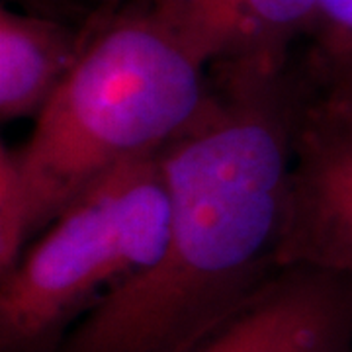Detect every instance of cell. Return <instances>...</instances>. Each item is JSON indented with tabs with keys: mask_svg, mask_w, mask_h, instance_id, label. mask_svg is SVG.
I'll use <instances>...</instances> for the list:
<instances>
[{
	"mask_svg": "<svg viewBox=\"0 0 352 352\" xmlns=\"http://www.w3.org/2000/svg\"><path fill=\"white\" fill-rule=\"evenodd\" d=\"M210 73L208 108L163 151L170 212L161 256L88 311L55 352H184L282 270L305 80L296 61Z\"/></svg>",
	"mask_w": 352,
	"mask_h": 352,
	"instance_id": "1",
	"label": "cell"
},
{
	"mask_svg": "<svg viewBox=\"0 0 352 352\" xmlns=\"http://www.w3.org/2000/svg\"><path fill=\"white\" fill-rule=\"evenodd\" d=\"M212 94L210 67L141 0L98 18L75 71L14 147L36 237L98 178L184 135Z\"/></svg>",
	"mask_w": 352,
	"mask_h": 352,
	"instance_id": "2",
	"label": "cell"
},
{
	"mask_svg": "<svg viewBox=\"0 0 352 352\" xmlns=\"http://www.w3.org/2000/svg\"><path fill=\"white\" fill-rule=\"evenodd\" d=\"M163 151L98 178L0 278V352H55L102 300L164 249Z\"/></svg>",
	"mask_w": 352,
	"mask_h": 352,
	"instance_id": "3",
	"label": "cell"
},
{
	"mask_svg": "<svg viewBox=\"0 0 352 352\" xmlns=\"http://www.w3.org/2000/svg\"><path fill=\"white\" fill-rule=\"evenodd\" d=\"M278 261L352 278V104L309 88L294 127Z\"/></svg>",
	"mask_w": 352,
	"mask_h": 352,
	"instance_id": "4",
	"label": "cell"
},
{
	"mask_svg": "<svg viewBox=\"0 0 352 352\" xmlns=\"http://www.w3.org/2000/svg\"><path fill=\"white\" fill-rule=\"evenodd\" d=\"M184 352H352V278L286 266Z\"/></svg>",
	"mask_w": 352,
	"mask_h": 352,
	"instance_id": "5",
	"label": "cell"
},
{
	"mask_svg": "<svg viewBox=\"0 0 352 352\" xmlns=\"http://www.w3.org/2000/svg\"><path fill=\"white\" fill-rule=\"evenodd\" d=\"M212 69L289 65L305 39L315 0H141Z\"/></svg>",
	"mask_w": 352,
	"mask_h": 352,
	"instance_id": "6",
	"label": "cell"
},
{
	"mask_svg": "<svg viewBox=\"0 0 352 352\" xmlns=\"http://www.w3.org/2000/svg\"><path fill=\"white\" fill-rule=\"evenodd\" d=\"M102 18V16H100ZM98 18L85 24L30 10H0V118L38 120L87 47Z\"/></svg>",
	"mask_w": 352,
	"mask_h": 352,
	"instance_id": "7",
	"label": "cell"
},
{
	"mask_svg": "<svg viewBox=\"0 0 352 352\" xmlns=\"http://www.w3.org/2000/svg\"><path fill=\"white\" fill-rule=\"evenodd\" d=\"M305 51L298 59L309 92L352 104V0H315Z\"/></svg>",
	"mask_w": 352,
	"mask_h": 352,
	"instance_id": "8",
	"label": "cell"
},
{
	"mask_svg": "<svg viewBox=\"0 0 352 352\" xmlns=\"http://www.w3.org/2000/svg\"><path fill=\"white\" fill-rule=\"evenodd\" d=\"M36 239L32 201L14 147L0 149V278L12 272Z\"/></svg>",
	"mask_w": 352,
	"mask_h": 352,
	"instance_id": "9",
	"label": "cell"
},
{
	"mask_svg": "<svg viewBox=\"0 0 352 352\" xmlns=\"http://www.w3.org/2000/svg\"><path fill=\"white\" fill-rule=\"evenodd\" d=\"M14 2H20L22 10L85 24L88 20L116 12L126 0H14Z\"/></svg>",
	"mask_w": 352,
	"mask_h": 352,
	"instance_id": "10",
	"label": "cell"
}]
</instances>
